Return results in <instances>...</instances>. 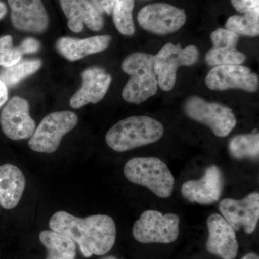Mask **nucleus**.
<instances>
[{"label": "nucleus", "mask_w": 259, "mask_h": 259, "mask_svg": "<svg viewBox=\"0 0 259 259\" xmlns=\"http://www.w3.org/2000/svg\"><path fill=\"white\" fill-rule=\"evenodd\" d=\"M180 223L179 216L173 213L145 211L134 223L133 235L140 243H173L180 234Z\"/></svg>", "instance_id": "0eeeda50"}, {"label": "nucleus", "mask_w": 259, "mask_h": 259, "mask_svg": "<svg viewBox=\"0 0 259 259\" xmlns=\"http://www.w3.org/2000/svg\"><path fill=\"white\" fill-rule=\"evenodd\" d=\"M7 7L4 3L0 2V20H2L7 14Z\"/></svg>", "instance_id": "2f4dec72"}, {"label": "nucleus", "mask_w": 259, "mask_h": 259, "mask_svg": "<svg viewBox=\"0 0 259 259\" xmlns=\"http://www.w3.org/2000/svg\"><path fill=\"white\" fill-rule=\"evenodd\" d=\"M21 53L18 48L13 47L10 50L0 54V66L4 68L10 67L22 60Z\"/></svg>", "instance_id": "a878e982"}, {"label": "nucleus", "mask_w": 259, "mask_h": 259, "mask_svg": "<svg viewBox=\"0 0 259 259\" xmlns=\"http://www.w3.org/2000/svg\"><path fill=\"white\" fill-rule=\"evenodd\" d=\"M258 75L241 65L214 66L205 78L207 88L218 91L233 88L252 93L258 90Z\"/></svg>", "instance_id": "9d476101"}, {"label": "nucleus", "mask_w": 259, "mask_h": 259, "mask_svg": "<svg viewBox=\"0 0 259 259\" xmlns=\"http://www.w3.org/2000/svg\"><path fill=\"white\" fill-rule=\"evenodd\" d=\"M223 217L235 231L241 228L248 234L253 233L259 219V194L253 192L243 199L226 198L219 204Z\"/></svg>", "instance_id": "9b49d317"}, {"label": "nucleus", "mask_w": 259, "mask_h": 259, "mask_svg": "<svg viewBox=\"0 0 259 259\" xmlns=\"http://www.w3.org/2000/svg\"><path fill=\"white\" fill-rule=\"evenodd\" d=\"M242 259H259L258 255L253 253H249L243 256Z\"/></svg>", "instance_id": "473e14b6"}, {"label": "nucleus", "mask_w": 259, "mask_h": 259, "mask_svg": "<svg viewBox=\"0 0 259 259\" xmlns=\"http://www.w3.org/2000/svg\"><path fill=\"white\" fill-rule=\"evenodd\" d=\"M134 0H115L112 14L116 28L122 35H132L135 32L133 10Z\"/></svg>", "instance_id": "b1692460"}, {"label": "nucleus", "mask_w": 259, "mask_h": 259, "mask_svg": "<svg viewBox=\"0 0 259 259\" xmlns=\"http://www.w3.org/2000/svg\"><path fill=\"white\" fill-rule=\"evenodd\" d=\"M209 236L207 249L209 253L223 259H234L238 251L236 232L225 218L212 214L207 221Z\"/></svg>", "instance_id": "2eb2a0df"}, {"label": "nucleus", "mask_w": 259, "mask_h": 259, "mask_svg": "<svg viewBox=\"0 0 259 259\" xmlns=\"http://www.w3.org/2000/svg\"><path fill=\"white\" fill-rule=\"evenodd\" d=\"M25 177L23 171L10 163L0 166V204L5 209H14L25 190Z\"/></svg>", "instance_id": "aec40b11"}, {"label": "nucleus", "mask_w": 259, "mask_h": 259, "mask_svg": "<svg viewBox=\"0 0 259 259\" xmlns=\"http://www.w3.org/2000/svg\"><path fill=\"white\" fill-rule=\"evenodd\" d=\"M199 50L194 45L182 48L180 44H166L154 56L153 70L158 84L163 91H170L176 83L177 71L182 66H192L198 60Z\"/></svg>", "instance_id": "423d86ee"}, {"label": "nucleus", "mask_w": 259, "mask_h": 259, "mask_svg": "<svg viewBox=\"0 0 259 259\" xmlns=\"http://www.w3.org/2000/svg\"><path fill=\"white\" fill-rule=\"evenodd\" d=\"M29 103L25 99L14 97L4 107L0 124L7 137L13 141L29 139L35 132V122L29 113Z\"/></svg>", "instance_id": "f8f14e48"}, {"label": "nucleus", "mask_w": 259, "mask_h": 259, "mask_svg": "<svg viewBox=\"0 0 259 259\" xmlns=\"http://www.w3.org/2000/svg\"><path fill=\"white\" fill-rule=\"evenodd\" d=\"M124 173L130 182L147 187L161 198H168L173 192L175 177L157 158H132L126 163Z\"/></svg>", "instance_id": "20e7f679"}, {"label": "nucleus", "mask_w": 259, "mask_h": 259, "mask_svg": "<svg viewBox=\"0 0 259 259\" xmlns=\"http://www.w3.org/2000/svg\"><path fill=\"white\" fill-rule=\"evenodd\" d=\"M19 51L23 54H33L39 51L40 48V44L36 39L33 37L25 38L20 46L17 47Z\"/></svg>", "instance_id": "cd10ccee"}, {"label": "nucleus", "mask_w": 259, "mask_h": 259, "mask_svg": "<svg viewBox=\"0 0 259 259\" xmlns=\"http://www.w3.org/2000/svg\"><path fill=\"white\" fill-rule=\"evenodd\" d=\"M82 85L70 99V106L73 108L97 103L101 101L112 81V76L105 70L99 67H92L85 70L81 74Z\"/></svg>", "instance_id": "dca6fc26"}, {"label": "nucleus", "mask_w": 259, "mask_h": 259, "mask_svg": "<svg viewBox=\"0 0 259 259\" xmlns=\"http://www.w3.org/2000/svg\"><path fill=\"white\" fill-rule=\"evenodd\" d=\"M229 151L236 159H256L259 155V134H241L232 138L229 142Z\"/></svg>", "instance_id": "4be33fe9"}, {"label": "nucleus", "mask_w": 259, "mask_h": 259, "mask_svg": "<svg viewBox=\"0 0 259 259\" xmlns=\"http://www.w3.org/2000/svg\"><path fill=\"white\" fill-rule=\"evenodd\" d=\"M42 62L40 60H21L20 62L10 66L4 68L0 71V80L7 87H14L25 78L28 77L41 66Z\"/></svg>", "instance_id": "5701e85b"}, {"label": "nucleus", "mask_w": 259, "mask_h": 259, "mask_svg": "<svg viewBox=\"0 0 259 259\" xmlns=\"http://www.w3.org/2000/svg\"><path fill=\"white\" fill-rule=\"evenodd\" d=\"M8 87L0 80V107L8 101Z\"/></svg>", "instance_id": "7c9ffc66"}, {"label": "nucleus", "mask_w": 259, "mask_h": 259, "mask_svg": "<svg viewBox=\"0 0 259 259\" xmlns=\"http://www.w3.org/2000/svg\"><path fill=\"white\" fill-rule=\"evenodd\" d=\"M115 0H93L94 5L100 13L111 15Z\"/></svg>", "instance_id": "c85d7f7f"}, {"label": "nucleus", "mask_w": 259, "mask_h": 259, "mask_svg": "<svg viewBox=\"0 0 259 259\" xmlns=\"http://www.w3.org/2000/svg\"><path fill=\"white\" fill-rule=\"evenodd\" d=\"M111 40L110 35H97L85 39L64 37L58 40L56 47L65 59L75 61L105 51Z\"/></svg>", "instance_id": "6ab92c4d"}, {"label": "nucleus", "mask_w": 259, "mask_h": 259, "mask_svg": "<svg viewBox=\"0 0 259 259\" xmlns=\"http://www.w3.org/2000/svg\"><path fill=\"white\" fill-rule=\"evenodd\" d=\"M77 123L78 117L74 112H52L46 116L35 128L29 140V147L35 152L54 153L60 146L63 137Z\"/></svg>", "instance_id": "39448f33"}, {"label": "nucleus", "mask_w": 259, "mask_h": 259, "mask_svg": "<svg viewBox=\"0 0 259 259\" xmlns=\"http://www.w3.org/2000/svg\"><path fill=\"white\" fill-rule=\"evenodd\" d=\"M13 47V37L11 35L0 37V54L10 50Z\"/></svg>", "instance_id": "c756f323"}, {"label": "nucleus", "mask_w": 259, "mask_h": 259, "mask_svg": "<svg viewBox=\"0 0 259 259\" xmlns=\"http://www.w3.org/2000/svg\"><path fill=\"white\" fill-rule=\"evenodd\" d=\"M185 11L166 3H154L142 8L138 15L140 26L152 33L166 35L180 30L186 23Z\"/></svg>", "instance_id": "1a4fd4ad"}, {"label": "nucleus", "mask_w": 259, "mask_h": 259, "mask_svg": "<svg viewBox=\"0 0 259 259\" xmlns=\"http://www.w3.org/2000/svg\"><path fill=\"white\" fill-rule=\"evenodd\" d=\"M49 227L51 231L69 237L77 243L86 258L106 254L115 244V221L106 214L81 218L59 211L51 217Z\"/></svg>", "instance_id": "f257e3e1"}, {"label": "nucleus", "mask_w": 259, "mask_h": 259, "mask_svg": "<svg viewBox=\"0 0 259 259\" xmlns=\"http://www.w3.org/2000/svg\"><path fill=\"white\" fill-rule=\"evenodd\" d=\"M0 205H1V204H0Z\"/></svg>", "instance_id": "f704fd0d"}, {"label": "nucleus", "mask_w": 259, "mask_h": 259, "mask_svg": "<svg viewBox=\"0 0 259 259\" xmlns=\"http://www.w3.org/2000/svg\"><path fill=\"white\" fill-rule=\"evenodd\" d=\"M153 60L151 54L136 52L123 61L122 70L131 76L122 92L125 101L141 104L156 93L158 84Z\"/></svg>", "instance_id": "7ed1b4c3"}, {"label": "nucleus", "mask_w": 259, "mask_h": 259, "mask_svg": "<svg viewBox=\"0 0 259 259\" xmlns=\"http://www.w3.org/2000/svg\"><path fill=\"white\" fill-rule=\"evenodd\" d=\"M60 4L71 31H82L83 24L93 31L103 27L101 13L89 0H60Z\"/></svg>", "instance_id": "a211bd4d"}, {"label": "nucleus", "mask_w": 259, "mask_h": 259, "mask_svg": "<svg viewBox=\"0 0 259 259\" xmlns=\"http://www.w3.org/2000/svg\"><path fill=\"white\" fill-rule=\"evenodd\" d=\"M223 177L217 166L206 168L203 177L197 180H189L182 185V195L191 202L209 204L218 202L223 193Z\"/></svg>", "instance_id": "4468645a"}, {"label": "nucleus", "mask_w": 259, "mask_h": 259, "mask_svg": "<svg viewBox=\"0 0 259 259\" xmlns=\"http://www.w3.org/2000/svg\"><path fill=\"white\" fill-rule=\"evenodd\" d=\"M102 259H117V258H116L115 257L111 256V255H110V256L104 257V258H102Z\"/></svg>", "instance_id": "72a5a7b5"}, {"label": "nucleus", "mask_w": 259, "mask_h": 259, "mask_svg": "<svg viewBox=\"0 0 259 259\" xmlns=\"http://www.w3.org/2000/svg\"><path fill=\"white\" fill-rule=\"evenodd\" d=\"M39 239L47 248L46 259H76V244L69 237L54 231H44Z\"/></svg>", "instance_id": "412c9836"}, {"label": "nucleus", "mask_w": 259, "mask_h": 259, "mask_svg": "<svg viewBox=\"0 0 259 259\" xmlns=\"http://www.w3.org/2000/svg\"><path fill=\"white\" fill-rule=\"evenodd\" d=\"M13 26L20 31L41 33L49 26V16L41 0H8Z\"/></svg>", "instance_id": "ddd939ff"}, {"label": "nucleus", "mask_w": 259, "mask_h": 259, "mask_svg": "<svg viewBox=\"0 0 259 259\" xmlns=\"http://www.w3.org/2000/svg\"><path fill=\"white\" fill-rule=\"evenodd\" d=\"M259 13H248L243 16L233 15L227 20V30L237 35L254 37L259 33Z\"/></svg>", "instance_id": "393cba45"}, {"label": "nucleus", "mask_w": 259, "mask_h": 259, "mask_svg": "<svg viewBox=\"0 0 259 259\" xmlns=\"http://www.w3.org/2000/svg\"><path fill=\"white\" fill-rule=\"evenodd\" d=\"M186 114L192 120L208 126L218 137H226L236 125V118L230 107L217 102L192 96L185 105Z\"/></svg>", "instance_id": "6e6552de"}, {"label": "nucleus", "mask_w": 259, "mask_h": 259, "mask_svg": "<svg viewBox=\"0 0 259 259\" xmlns=\"http://www.w3.org/2000/svg\"><path fill=\"white\" fill-rule=\"evenodd\" d=\"M231 3L239 13H259L258 0H231Z\"/></svg>", "instance_id": "bb28decb"}, {"label": "nucleus", "mask_w": 259, "mask_h": 259, "mask_svg": "<svg viewBox=\"0 0 259 259\" xmlns=\"http://www.w3.org/2000/svg\"><path fill=\"white\" fill-rule=\"evenodd\" d=\"M164 130L161 122L148 116L139 115L119 121L105 136L107 144L117 152L153 144L161 139Z\"/></svg>", "instance_id": "f03ea898"}, {"label": "nucleus", "mask_w": 259, "mask_h": 259, "mask_svg": "<svg viewBox=\"0 0 259 259\" xmlns=\"http://www.w3.org/2000/svg\"><path fill=\"white\" fill-rule=\"evenodd\" d=\"M213 47L207 53L205 61L211 66L241 65L245 56L236 49L239 36L227 29L219 28L210 35Z\"/></svg>", "instance_id": "f3484780"}]
</instances>
